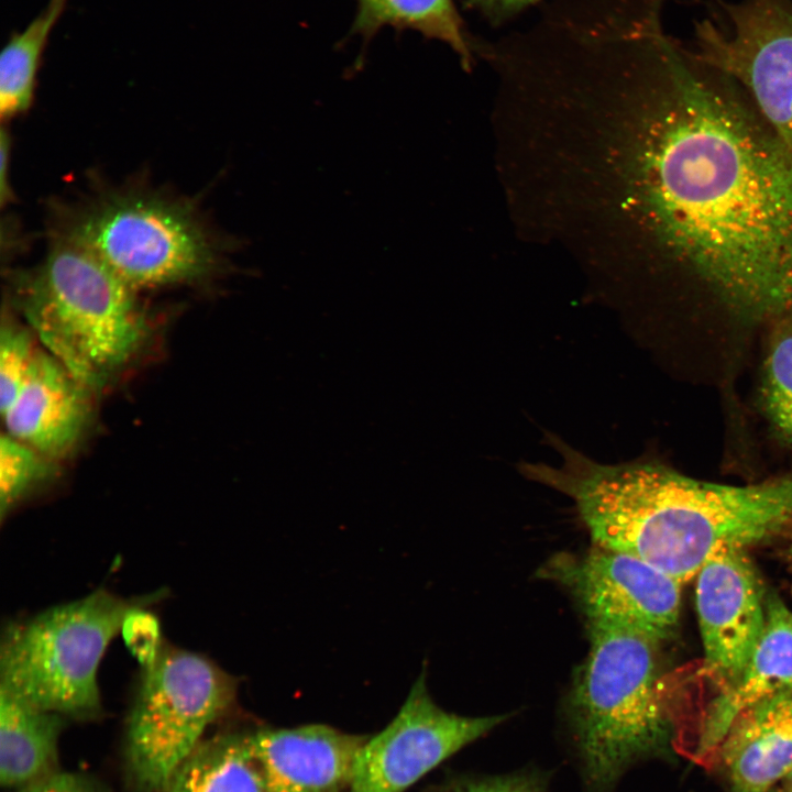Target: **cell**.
Returning a JSON list of instances; mask_svg holds the SVG:
<instances>
[{
  "label": "cell",
  "mask_w": 792,
  "mask_h": 792,
  "mask_svg": "<svg viewBox=\"0 0 792 792\" xmlns=\"http://www.w3.org/2000/svg\"><path fill=\"white\" fill-rule=\"evenodd\" d=\"M734 792H769L792 769V691L751 705L730 725L715 758Z\"/></svg>",
  "instance_id": "obj_15"
},
{
  "label": "cell",
  "mask_w": 792,
  "mask_h": 792,
  "mask_svg": "<svg viewBox=\"0 0 792 792\" xmlns=\"http://www.w3.org/2000/svg\"><path fill=\"white\" fill-rule=\"evenodd\" d=\"M588 634L569 714L585 780L601 792L635 761L661 748L672 722L657 664L658 644L616 625L588 624Z\"/></svg>",
  "instance_id": "obj_5"
},
{
  "label": "cell",
  "mask_w": 792,
  "mask_h": 792,
  "mask_svg": "<svg viewBox=\"0 0 792 792\" xmlns=\"http://www.w3.org/2000/svg\"><path fill=\"white\" fill-rule=\"evenodd\" d=\"M40 349L29 328L11 321L2 323L0 332V408L1 414L13 402L26 381Z\"/></svg>",
  "instance_id": "obj_22"
},
{
  "label": "cell",
  "mask_w": 792,
  "mask_h": 792,
  "mask_svg": "<svg viewBox=\"0 0 792 792\" xmlns=\"http://www.w3.org/2000/svg\"><path fill=\"white\" fill-rule=\"evenodd\" d=\"M439 792H544V785L536 776L519 773L464 780Z\"/></svg>",
  "instance_id": "obj_24"
},
{
  "label": "cell",
  "mask_w": 792,
  "mask_h": 792,
  "mask_svg": "<svg viewBox=\"0 0 792 792\" xmlns=\"http://www.w3.org/2000/svg\"><path fill=\"white\" fill-rule=\"evenodd\" d=\"M267 792H349L367 736L322 724L250 732Z\"/></svg>",
  "instance_id": "obj_12"
},
{
  "label": "cell",
  "mask_w": 792,
  "mask_h": 792,
  "mask_svg": "<svg viewBox=\"0 0 792 792\" xmlns=\"http://www.w3.org/2000/svg\"><path fill=\"white\" fill-rule=\"evenodd\" d=\"M783 782H784L783 789H784L787 792H792V769H791L790 772L785 776V778L783 779Z\"/></svg>",
  "instance_id": "obj_28"
},
{
  "label": "cell",
  "mask_w": 792,
  "mask_h": 792,
  "mask_svg": "<svg viewBox=\"0 0 792 792\" xmlns=\"http://www.w3.org/2000/svg\"><path fill=\"white\" fill-rule=\"evenodd\" d=\"M355 1L351 34L360 35L364 45L384 26L410 29L448 44L470 66L471 47L452 0Z\"/></svg>",
  "instance_id": "obj_18"
},
{
  "label": "cell",
  "mask_w": 792,
  "mask_h": 792,
  "mask_svg": "<svg viewBox=\"0 0 792 792\" xmlns=\"http://www.w3.org/2000/svg\"><path fill=\"white\" fill-rule=\"evenodd\" d=\"M12 792H110L96 778L59 769L30 785Z\"/></svg>",
  "instance_id": "obj_25"
},
{
  "label": "cell",
  "mask_w": 792,
  "mask_h": 792,
  "mask_svg": "<svg viewBox=\"0 0 792 792\" xmlns=\"http://www.w3.org/2000/svg\"><path fill=\"white\" fill-rule=\"evenodd\" d=\"M664 32L576 75L540 127L530 196L547 244L624 293L686 264L739 311L792 306V154Z\"/></svg>",
  "instance_id": "obj_1"
},
{
  "label": "cell",
  "mask_w": 792,
  "mask_h": 792,
  "mask_svg": "<svg viewBox=\"0 0 792 792\" xmlns=\"http://www.w3.org/2000/svg\"><path fill=\"white\" fill-rule=\"evenodd\" d=\"M11 136L4 127L0 136V202L1 207L12 202L14 194L10 183Z\"/></svg>",
  "instance_id": "obj_26"
},
{
  "label": "cell",
  "mask_w": 792,
  "mask_h": 792,
  "mask_svg": "<svg viewBox=\"0 0 792 792\" xmlns=\"http://www.w3.org/2000/svg\"><path fill=\"white\" fill-rule=\"evenodd\" d=\"M705 668L723 690L746 667L766 625V594L746 550H725L696 574Z\"/></svg>",
  "instance_id": "obj_11"
},
{
  "label": "cell",
  "mask_w": 792,
  "mask_h": 792,
  "mask_svg": "<svg viewBox=\"0 0 792 792\" xmlns=\"http://www.w3.org/2000/svg\"><path fill=\"white\" fill-rule=\"evenodd\" d=\"M50 240L38 265L12 274L11 300L44 350L97 392L146 341L147 318L138 292L90 251Z\"/></svg>",
  "instance_id": "obj_4"
},
{
  "label": "cell",
  "mask_w": 792,
  "mask_h": 792,
  "mask_svg": "<svg viewBox=\"0 0 792 792\" xmlns=\"http://www.w3.org/2000/svg\"><path fill=\"white\" fill-rule=\"evenodd\" d=\"M763 403L774 430L792 444V326L782 328L770 345Z\"/></svg>",
  "instance_id": "obj_21"
},
{
  "label": "cell",
  "mask_w": 792,
  "mask_h": 792,
  "mask_svg": "<svg viewBox=\"0 0 792 792\" xmlns=\"http://www.w3.org/2000/svg\"><path fill=\"white\" fill-rule=\"evenodd\" d=\"M157 598L91 594L10 623L0 650V686L76 722L102 715L98 669L128 612Z\"/></svg>",
  "instance_id": "obj_6"
},
{
  "label": "cell",
  "mask_w": 792,
  "mask_h": 792,
  "mask_svg": "<svg viewBox=\"0 0 792 792\" xmlns=\"http://www.w3.org/2000/svg\"><path fill=\"white\" fill-rule=\"evenodd\" d=\"M165 792H267L250 732L204 738L175 770Z\"/></svg>",
  "instance_id": "obj_17"
},
{
  "label": "cell",
  "mask_w": 792,
  "mask_h": 792,
  "mask_svg": "<svg viewBox=\"0 0 792 792\" xmlns=\"http://www.w3.org/2000/svg\"><path fill=\"white\" fill-rule=\"evenodd\" d=\"M536 1L537 0H469L473 7L493 15L508 14L524 9Z\"/></svg>",
  "instance_id": "obj_27"
},
{
  "label": "cell",
  "mask_w": 792,
  "mask_h": 792,
  "mask_svg": "<svg viewBox=\"0 0 792 792\" xmlns=\"http://www.w3.org/2000/svg\"><path fill=\"white\" fill-rule=\"evenodd\" d=\"M151 602H144L131 608L120 630L127 647L141 667L153 662L164 644L157 617L145 607Z\"/></svg>",
  "instance_id": "obj_23"
},
{
  "label": "cell",
  "mask_w": 792,
  "mask_h": 792,
  "mask_svg": "<svg viewBox=\"0 0 792 792\" xmlns=\"http://www.w3.org/2000/svg\"><path fill=\"white\" fill-rule=\"evenodd\" d=\"M55 463L8 433H2L0 439L2 520L29 493L52 479L56 472Z\"/></svg>",
  "instance_id": "obj_20"
},
{
  "label": "cell",
  "mask_w": 792,
  "mask_h": 792,
  "mask_svg": "<svg viewBox=\"0 0 792 792\" xmlns=\"http://www.w3.org/2000/svg\"><path fill=\"white\" fill-rule=\"evenodd\" d=\"M67 719L0 686V783L9 792L58 771Z\"/></svg>",
  "instance_id": "obj_16"
},
{
  "label": "cell",
  "mask_w": 792,
  "mask_h": 792,
  "mask_svg": "<svg viewBox=\"0 0 792 792\" xmlns=\"http://www.w3.org/2000/svg\"><path fill=\"white\" fill-rule=\"evenodd\" d=\"M69 0H48L28 25L10 36L0 55V114L10 120L26 112L50 36Z\"/></svg>",
  "instance_id": "obj_19"
},
{
  "label": "cell",
  "mask_w": 792,
  "mask_h": 792,
  "mask_svg": "<svg viewBox=\"0 0 792 792\" xmlns=\"http://www.w3.org/2000/svg\"><path fill=\"white\" fill-rule=\"evenodd\" d=\"M238 680L206 657L163 644L142 667L124 722L123 780L129 792H165L206 730L234 706Z\"/></svg>",
  "instance_id": "obj_7"
},
{
  "label": "cell",
  "mask_w": 792,
  "mask_h": 792,
  "mask_svg": "<svg viewBox=\"0 0 792 792\" xmlns=\"http://www.w3.org/2000/svg\"><path fill=\"white\" fill-rule=\"evenodd\" d=\"M785 558H787L789 564L792 566V534H791V537L789 539L788 547L785 550Z\"/></svg>",
  "instance_id": "obj_29"
},
{
  "label": "cell",
  "mask_w": 792,
  "mask_h": 792,
  "mask_svg": "<svg viewBox=\"0 0 792 792\" xmlns=\"http://www.w3.org/2000/svg\"><path fill=\"white\" fill-rule=\"evenodd\" d=\"M91 393L40 350L26 381L1 414L8 435L54 462L65 459L87 430Z\"/></svg>",
  "instance_id": "obj_13"
},
{
  "label": "cell",
  "mask_w": 792,
  "mask_h": 792,
  "mask_svg": "<svg viewBox=\"0 0 792 792\" xmlns=\"http://www.w3.org/2000/svg\"><path fill=\"white\" fill-rule=\"evenodd\" d=\"M579 512L594 544L635 556L683 584L711 558L792 521V477L755 485L698 481L654 462L596 464Z\"/></svg>",
  "instance_id": "obj_2"
},
{
  "label": "cell",
  "mask_w": 792,
  "mask_h": 792,
  "mask_svg": "<svg viewBox=\"0 0 792 792\" xmlns=\"http://www.w3.org/2000/svg\"><path fill=\"white\" fill-rule=\"evenodd\" d=\"M693 44L697 59L747 88L792 154V0H716Z\"/></svg>",
  "instance_id": "obj_8"
},
{
  "label": "cell",
  "mask_w": 792,
  "mask_h": 792,
  "mask_svg": "<svg viewBox=\"0 0 792 792\" xmlns=\"http://www.w3.org/2000/svg\"><path fill=\"white\" fill-rule=\"evenodd\" d=\"M507 717H470L442 710L428 692L424 670L393 721L361 748L349 792H404Z\"/></svg>",
  "instance_id": "obj_9"
},
{
  "label": "cell",
  "mask_w": 792,
  "mask_h": 792,
  "mask_svg": "<svg viewBox=\"0 0 792 792\" xmlns=\"http://www.w3.org/2000/svg\"><path fill=\"white\" fill-rule=\"evenodd\" d=\"M777 792H787V791L783 789L782 791H777Z\"/></svg>",
  "instance_id": "obj_30"
},
{
  "label": "cell",
  "mask_w": 792,
  "mask_h": 792,
  "mask_svg": "<svg viewBox=\"0 0 792 792\" xmlns=\"http://www.w3.org/2000/svg\"><path fill=\"white\" fill-rule=\"evenodd\" d=\"M544 572L570 590L588 624L624 627L657 644L676 628L682 584L635 556L594 544Z\"/></svg>",
  "instance_id": "obj_10"
},
{
  "label": "cell",
  "mask_w": 792,
  "mask_h": 792,
  "mask_svg": "<svg viewBox=\"0 0 792 792\" xmlns=\"http://www.w3.org/2000/svg\"><path fill=\"white\" fill-rule=\"evenodd\" d=\"M792 691V609L774 593L766 595V625L737 680L721 690L704 717L694 757L706 761L738 715L774 694Z\"/></svg>",
  "instance_id": "obj_14"
},
{
  "label": "cell",
  "mask_w": 792,
  "mask_h": 792,
  "mask_svg": "<svg viewBox=\"0 0 792 792\" xmlns=\"http://www.w3.org/2000/svg\"><path fill=\"white\" fill-rule=\"evenodd\" d=\"M52 213L51 233L90 251L136 292L201 283L226 266L228 248L197 202L165 188L96 183Z\"/></svg>",
  "instance_id": "obj_3"
}]
</instances>
